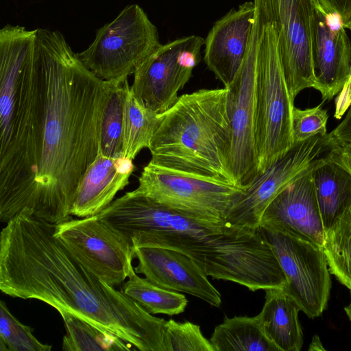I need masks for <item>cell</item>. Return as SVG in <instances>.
<instances>
[{
  "mask_svg": "<svg viewBox=\"0 0 351 351\" xmlns=\"http://www.w3.org/2000/svg\"><path fill=\"white\" fill-rule=\"evenodd\" d=\"M64 321L66 333L63 337L65 351H129L135 350L118 337L70 312L58 311Z\"/></svg>",
  "mask_w": 351,
  "mask_h": 351,
  "instance_id": "23",
  "label": "cell"
},
{
  "mask_svg": "<svg viewBox=\"0 0 351 351\" xmlns=\"http://www.w3.org/2000/svg\"><path fill=\"white\" fill-rule=\"evenodd\" d=\"M32 331L10 313L3 301L0 302L1 351H50L51 346L39 341Z\"/></svg>",
  "mask_w": 351,
  "mask_h": 351,
  "instance_id": "27",
  "label": "cell"
},
{
  "mask_svg": "<svg viewBox=\"0 0 351 351\" xmlns=\"http://www.w3.org/2000/svg\"><path fill=\"white\" fill-rule=\"evenodd\" d=\"M96 216L134 248L160 247L184 252L234 230L188 215L136 190L112 201Z\"/></svg>",
  "mask_w": 351,
  "mask_h": 351,
  "instance_id": "4",
  "label": "cell"
},
{
  "mask_svg": "<svg viewBox=\"0 0 351 351\" xmlns=\"http://www.w3.org/2000/svg\"><path fill=\"white\" fill-rule=\"evenodd\" d=\"M137 274L162 288L197 297L219 307L221 296L203 269L187 255L165 247L134 248Z\"/></svg>",
  "mask_w": 351,
  "mask_h": 351,
  "instance_id": "16",
  "label": "cell"
},
{
  "mask_svg": "<svg viewBox=\"0 0 351 351\" xmlns=\"http://www.w3.org/2000/svg\"><path fill=\"white\" fill-rule=\"evenodd\" d=\"M328 12L340 15L347 29L351 23V0H316Z\"/></svg>",
  "mask_w": 351,
  "mask_h": 351,
  "instance_id": "31",
  "label": "cell"
},
{
  "mask_svg": "<svg viewBox=\"0 0 351 351\" xmlns=\"http://www.w3.org/2000/svg\"><path fill=\"white\" fill-rule=\"evenodd\" d=\"M259 16H256L246 55L232 82L225 86L232 130L231 161L239 186L246 184L257 173L255 143L256 80Z\"/></svg>",
  "mask_w": 351,
  "mask_h": 351,
  "instance_id": "13",
  "label": "cell"
},
{
  "mask_svg": "<svg viewBox=\"0 0 351 351\" xmlns=\"http://www.w3.org/2000/svg\"><path fill=\"white\" fill-rule=\"evenodd\" d=\"M244 189L186 175L149 161L135 190L198 219L224 224L230 208Z\"/></svg>",
  "mask_w": 351,
  "mask_h": 351,
  "instance_id": "8",
  "label": "cell"
},
{
  "mask_svg": "<svg viewBox=\"0 0 351 351\" xmlns=\"http://www.w3.org/2000/svg\"><path fill=\"white\" fill-rule=\"evenodd\" d=\"M264 291L265 302L258 314L263 332L279 351H300L303 335L298 319L299 305L283 288Z\"/></svg>",
  "mask_w": 351,
  "mask_h": 351,
  "instance_id": "19",
  "label": "cell"
},
{
  "mask_svg": "<svg viewBox=\"0 0 351 351\" xmlns=\"http://www.w3.org/2000/svg\"><path fill=\"white\" fill-rule=\"evenodd\" d=\"M342 121L330 133L332 138H338L351 132V106Z\"/></svg>",
  "mask_w": 351,
  "mask_h": 351,
  "instance_id": "33",
  "label": "cell"
},
{
  "mask_svg": "<svg viewBox=\"0 0 351 351\" xmlns=\"http://www.w3.org/2000/svg\"><path fill=\"white\" fill-rule=\"evenodd\" d=\"M326 157L351 174V132L338 138L331 137Z\"/></svg>",
  "mask_w": 351,
  "mask_h": 351,
  "instance_id": "30",
  "label": "cell"
},
{
  "mask_svg": "<svg viewBox=\"0 0 351 351\" xmlns=\"http://www.w3.org/2000/svg\"><path fill=\"white\" fill-rule=\"evenodd\" d=\"M322 104L309 108L292 110V136L294 143L304 141L316 135L327 134L328 114Z\"/></svg>",
  "mask_w": 351,
  "mask_h": 351,
  "instance_id": "29",
  "label": "cell"
},
{
  "mask_svg": "<svg viewBox=\"0 0 351 351\" xmlns=\"http://www.w3.org/2000/svg\"><path fill=\"white\" fill-rule=\"evenodd\" d=\"M313 62L315 86L322 101L341 90L351 75V42L339 14L317 3L314 13Z\"/></svg>",
  "mask_w": 351,
  "mask_h": 351,
  "instance_id": "14",
  "label": "cell"
},
{
  "mask_svg": "<svg viewBox=\"0 0 351 351\" xmlns=\"http://www.w3.org/2000/svg\"><path fill=\"white\" fill-rule=\"evenodd\" d=\"M324 350L323 348L319 338L317 336H315L309 348V350Z\"/></svg>",
  "mask_w": 351,
  "mask_h": 351,
  "instance_id": "34",
  "label": "cell"
},
{
  "mask_svg": "<svg viewBox=\"0 0 351 351\" xmlns=\"http://www.w3.org/2000/svg\"><path fill=\"white\" fill-rule=\"evenodd\" d=\"M114 159L99 151L76 190L71 215L82 218L98 215L129 184L131 175L121 172Z\"/></svg>",
  "mask_w": 351,
  "mask_h": 351,
  "instance_id": "18",
  "label": "cell"
},
{
  "mask_svg": "<svg viewBox=\"0 0 351 351\" xmlns=\"http://www.w3.org/2000/svg\"><path fill=\"white\" fill-rule=\"evenodd\" d=\"M345 311L349 319L351 321V301L350 304L346 307H345Z\"/></svg>",
  "mask_w": 351,
  "mask_h": 351,
  "instance_id": "35",
  "label": "cell"
},
{
  "mask_svg": "<svg viewBox=\"0 0 351 351\" xmlns=\"http://www.w3.org/2000/svg\"><path fill=\"white\" fill-rule=\"evenodd\" d=\"M319 211L326 232L351 204V174L326 155L313 171Z\"/></svg>",
  "mask_w": 351,
  "mask_h": 351,
  "instance_id": "20",
  "label": "cell"
},
{
  "mask_svg": "<svg viewBox=\"0 0 351 351\" xmlns=\"http://www.w3.org/2000/svg\"><path fill=\"white\" fill-rule=\"evenodd\" d=\"M261 229L286 276L285 291L309 318L321 315L331 289L323 247L290 234Z\"/></svg>",
  "mask_w": 351,
  "mask_h": 351,
  "instance_id": "12",
  "label": "cell"
},
{
  "mask_svg": "<svg viewBox=\"0 0 351 351\" xmlns=\"http://www.w3.org/2000/svg\"><path fill=\"white\" fill-rule=\"evenodd\" d=\"M204 39L184 36L161 45L134 71L131 89L148 108L162 114L178 99L201 61Z\"/></svg>",
  "mask_w": 351,
  "mask_h": 351,
  "instance_id": "10",
  "label": "cell"
},
{
  "mask_svg": "<svg viewBox=\"0 0 351 351\" xmlns=\"http://www.w3.org/2000/svg\"><path fill=\"white\" fill-rule=\"evenodd\" d=\"M123 82H111L101 124L99 151L106 156H123Z\"/></svg>",
  "mask_w": 351,
  "mask_h": 351,
  "instance_id": "26",
  "label": "cell"
},
{
  "mask_svg": "<svg viewBox=\"0 0 351 351\" xmlns=\"http://www.w3.org/2000/svg\"><path fill=\"white\" fill-rule=\"evenodd\" d=\"M351 106V75L341 90L337 95L335 102L334 117L340 119Z\"/></svg>",
  "mask_w": 351,
  "mask_h": 351,
  "instance_id": "32",
  "label": "cell"
},
{
  "mask_svg": "<svg viewBox=\"0 0 351 351\" xmlns=\"http://www.w3.org/2000/svg\"><path fill=\"white\" fill-rule=\"evenodd\" d=\"M228 94L223 87L202 88L180 96L162 113L149 147L150 162L186 175L239 186L231 161Z\"/></svg>",
  "mask_w": 351,
  "mask_h": 351,
  "instance_id": "3",
  "label": "cell"
},
{
  "mask_svg": "<svg viewBox=\"0 0 351 351\" xmlns=\"http://www.w3.org/2000/svg\"><path fill=\"white\" fill-rule=\"evenodd\" d=\"M161 45L156 25L132 4L97 29L93 42L77 55L98 77L123 83Z\"/></svg>",
  "mask_w": 351,
  "mask_h": 351,
  "instance_id": "6",
  "label": "cell"
},
{
  "mask_svg": "<svg viewBox=\"0 0 351 351\" xmlns=\"http://www.w3.org/2000/svg\"><path fill=\"white\" fill-rule=\"evenodd\" d=\"M259 16L256 80L255 143L257 173L293 145L291 98L282 66L274 25L253 0Z\"/></svg>",
  "mask_w": 351,
  "mask_h": 351,
  "instance_id": "5",
  "label": "cell"
},
{
  "mask_svg": "<svg viewBox=\"0 0 351 351\" xmlns=\"http://www.w3.org/2000/svg\"><path fill=\"white\" fill-rule=\"evenodd\" d=\"M55 224L21 213L0 234V290L37 299L111 333L135 350L169 351L167 321L93 274L55 237Z\"/></svg>",
  "mask_w": 351,
  "mask_h": 351,
  "instance_id": "2",
  "label": "cell"
},
{
  "mask_svg": "<svg viewBox=\"0 0 351 351\" xmlns=\"http://www.w3.org/2000/svg\"><path fill=\"white\" fill-rule=\"evenodd\" d=\"M322 247L330 274L351 291V204L326 232Z\"/></svg>",
  "mask_w": 351,
  "mask_h": 351,
  "instance_id": "25",
  "label": "cell"
},
{
  "mask_svg": "<svg viewBox=\"0 0 351 351\" xmlns=\"http://www.w3.org/2000/svg\"><path fill=\"white\" fill-rule=\"evenodd\" d=\"M209 340L215 351H279L263 332L258 315L225 316Z\"/></svg>",
  "mask_w": 351,
  "mask_h": 351,
  "instance_id": "22",
  "label": "cell"
},
{
  "mask_svg": "<svg viewBox=\"0 0 351 351\" xmlns=\"http://www.w3.org/2000/svg\"><path fill=\"white\" fill-rule=\"evenodd\" d=\"M347 29H350L351 31V23H350V24L349 25V26L348 27Z\"/></svg>",
  "mask_w": 351,
  "mask_h": 351,
  "instance_id": "36",
  "label": "cell"
},
{
  "mask_svg": "<svg viewBox=\"0 0 351 351\" xmlns=\"http://www.w3.org/2000/svg\"><path fill=\"white\" fill-rule=\"evenodd\" d=\"M316 167L289 184L271 202L262 216L261 228L323 247L326 232L315 189Z\"/></svg>",
  "mask_w": 351,
  "mask_h": 351,
  "instance_id": "15",
  "label": "cell"
},
{
  "mask_svg": "<svg viewBox=\"0 0 351 351\" xmlns=\"http://www.w3.org/2000/svg\"><path fill=\"white\" fill-rule=\"evenodd\" d=\"M121 291L152 315H177L185 311L188 303L184 295L162 288L145 278L140 277L134 268L123 285Z\"/></svg>",
  "mask_w": 351,
  "mask_h": 351,
  "instance_id": "24",
  "label": "cell"
},
{
  "mask_svg": "<svg viewBox=\"0 0 351 351\" xmlns=\"http://www.w3.org/2000/svg\"><path fill=\"white\" fill-rule=\"evenodd\" d=\"M330 145V133L294 143L283 156L246 184L230 208L224 224L237 230L256 231L271 202L289 184L319 164Z\"/></svg>",
  "mask_w": 351,
  "mask_h": 351,
  "instance_id": "7",
  "label": "cell"
},
{
  "mask_svg": "<svg viewBox=\"0 0 351 351\" xmlns=\"http://www.w3.org/2000/svg\"><path fill=\"white\" fill-rule=\"evenodd\" d=\"M276 29L278 50L291 98L313 88V33L316 0H256Z\"/></svg>",
  "mask_w": 351,
  "mask_h": 351,
  "instance_id": "9",
  "label": "cell"
},
{
  "mask_svg": "<svg viewBox=\"0 0 351 351\" xmlns=\"http://www.w3.org/2000/svg\"><path fill=\"white\" fill-rule=\"evenodd\" d=\"M255 16L254 2L246 1L217 20L204 40V62L224 87L232 82L243 63Z\"/></svg>",
  "mask_w": 351,
  "mask_h": 351,
  "instance_id": "17",
  "label": "cell"
},
{
  "mask_svg": "<svg viewBox=\"0 0 351 351\" xmlns=\"http://www.w3.org/2000/svg\"><path fill=\"white\" fill-rule=\"evenodd\" d=\"M54 235L76 260L112 287L123 283L134 268V247L96 215L56 225Z\"/></svg>",
  "mask_w": 351,
  "mask_h": 351,
  "instance_id": "11",
  "label": "cell"
},
{
  "mask_svg": "<svg viewBox=\"0 0 351 351\" xmlns=\"http://www.w3.org/2000/svg\"><path fill=\"white\" fill-rule=\"evenodd\" d=\"M123 156L134 159L149 148L163 114L146 107L133 93L128 80L123 82Z\"/></svg>",
  "mask_w": 351,
  "mask_h": 351,
  "instance_id": "21",
  "label": "cell"
},
{
  "mask_svg": "<svg viewBox=\"0 0 351 351\" xmlns=\"http://www.w3.org/2000/svg\"><path fill=\"white\" fill-rule=\"evenodd\" d=\"M111 82L57 30H0V220L21 213L58 225L96 159Z\"/></svg>",
  "mask_w": 351,
  "mask_h": 351,
  "instance_id": "1",
  "label": "cell"
},
{
  "mask_svg": "<svg viewBox=\"0 0 351 351\" xmlns=\"http://www.w3.org/2000/svg\"><path fill=\"white\" fill-rule=\"evenodd\" d=\"M166 327L169 351H215L197 324L169 319Z\"/></svg>",
  "mask_w": 351,
  "mask_h": 351,
  "instance_id": "28",
  "label": "cell"
}]
</instances>
